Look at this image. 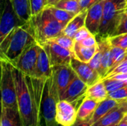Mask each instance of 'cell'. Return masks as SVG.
Returning a JSON list of instances; mask_svg holds the SVG:
<instances>
[{"label":"cell","mask_w":127,"mask_h":126,"mask_svg":"<svg viewBox=\"0 0 127 126\" xmlns=\"http://www.w3.org/2000/svg\"><path fill=\"white\" fill-rule=\"evenodd\" d=\"M39 46L40 45L38 42H36L26 48L13 65L22 71L25 75L34 76Z\"/></svg>","instance_id":"8"},{"label":"cell","mask_w":127,"mask_h":126,"mask_svg":"<svg viewBox=\"0 0 127 126\" xmlns=\"http://www.w3.org/2000/svg\"><path fill=\"white\" fill-rule=\"evenodd\" d=\"M51 75H52V67L51 65L48 56L44 48L40 45L39 49V54H38L34 77L47 79Z\"/></svg>","instance_id":"16"},{"label":"cell","mask_w":127,"mask_h":126,"mask_svg":"<svg viewBox=\"0 0 127 126\" xmlns=\"http://www.w3.org/2000/svg\"><path fill=\"white\" fill-rule=\"evenodd\" d=\"M31 16L42 11L48 5V0H30Z\"/></svg>","instance_id":"30"},{"label":"cell","mask_w":127,"mask_h":126,"mask_svg":"<svg viewBox=\"0 0 127 126\" xmlns=\"http://www.w3.org/2000/svg\"><path fill=\"white\" fill-rule=\"evenodd\" d=\"M71 66L77 74V76L89 87L102 80V77L99 73L94 70L89 63L82 62L74 56H73L71 59Z\"/></svg>","instance_id":"11"},{"label":"cell","mask_w":127,"mask_h":126,"mask_svg":"<svg viewBox=\"0 0 127 126\" xmlns=\"http://www.w3.org/2000/svg\"><path fill=\"white\" fill-rule=\"evenodd\" d=\"M98 104V102L86 97V98L77 108V119L89 121L94 114Z\"/></svg>","instance_id":"19"},{"label":"cell","mask_w":127,"mask_h":126,"mask_svg":"<svg viewBox=\"0 0 127 126\" xmlns=\"http://www.w3.org/2000/svg\"><path fill=\"white\" fill-rule=\"evenodd\" d=\"M23 24L25 23L18 17L10 1L4 0L0 22V42L15 27Z\"/></svg>","instance_id":"9"},{"label":"cell","mask_w":127,"mask_h":126,"mask_svg":"<svg viewBox=\"0 0 127 126\" xmlns=\"http://www.w3.org/2000/svg\"><path fill=\"white\" fill-rule=\"evenodd\" d=\"M118 124H115V125H111V126H118Z\"/></svg>","instance_id":"41"},{"label":"cell","mask_w":127,"mask_h":126,"mask_svg":"<svg viewBox=\"0 0 127 126\" xmlns=\"http://www.w3.org/2000/svg\"><path fill=\"white\" fill-rule=\"evenodd\" d=\"M86 97L92 99L98 102H100L109 97V92L106 90L103 79L88 88Z\"/></svg>","instance_id":"23"},{"label":"cell","mask_w":127,"mask_h":126,"mask_svg":"<svg viewBox=\"0 0 127 126\" xmlns=\"http://www.w3.org/2000/svg\"><path fill=\"white\" fill-rule=\"evenodd\" d=\"M118 126H127V114L124 117V118L118 123Z\"/></svg>","instance_id":"39"},{"label":"cell","mask_w":127,"mask_h":126,"mask_svg":"<svg viewBox=\"0 0 127 126\" xmlns=\"http://www.w3.org/2000/svg\"><path fill=\"white\" fill-rule=\"evenodd\" d=\"M62 0H48V5L47 6H55Z\"/></svg>","instance_id":"38"},{"label":"cell","mask_w":127,"mask_h":126,"mask_svg":"<svg viewBox=\"0 0 127 126\" xmlns=\"http://www.w3.org/2000/svg\"><path fill=\"white\" fill-rule=\"evenodd\" d=\"M54 18L59 21L60 23L66 26V25L75 16L77 13L73 12H69L68 10L58 8L54 6H47Z\"/></svg>","instance_id":"24"},{"label":"cell","mask_w":127,"mask_h":126,"mask_svg":"<svg viewBox=\"0 0 127 126\" xmlns=\"http://www.w3.org/2000/svg\"><path fill=\"white\" fill-rule=\"evenodd\" d=\"M1 107L19 111L16 85L13 75L12 64L1 58Z\"/></svg>","instance_id":"5"},{"label":"cell","mask_w":127,"mask_h":126,"mask_svg":"<svg viewBox=\"0 0 127 126\" xmlns=\"http://www.w3.org/2000/svg\"><path fill=\"white\" fill-rule=\"evenodd\" d=\"M36 42L37 41L33 27L28 21L15 27L0 42L1 58L13 65L26 48Z\"/></svg>","instance_id":"2"},{"label":"cell","mask_w":127,"mask_h":126,"mask_svg":"<svg viewBox=\"0 0 127 126\" xmlns=\"http://www.w3.org/2000/svg\"><path fill=\"white\" fill-rule=\"evenodd\" d=\"M97 48L98 45L94 47H86L82 45L79 42H75L73 48V53L75 58L82 62L88 63L96 53Z\"/></svg>","instance_id":"20"},{"label":"cell","mask_w":127,"mask_h":126,"mask_svg":"<svg viewBox=\"0 0 127 126\" xmlns=\"http://www.w3.org/2000/svg\"><path fill=\"white\" fill-rule=\"evenodd\" d=\"M57 122L63 126H71L77 120V108L71 102L60 100L57 104Z\"/></svg>","instance_id":"13"},{"label":"cell","mask_w":127,"mask_h":126,"mask_svg":"<svg viewBox=\"0 0 127 126\" xmlns=\"http://www.w3.org/2000/svg\"><path fill=\"white\" fill-rule=\"evenodd\" d=\"M1 126H22L19 111L1 107Z\"/></svg>","instance_id":"22"},{"label":"cell","mask_w":127,"mask_h":126,"mask_svg":"<svg viewBox=\"0 0 127 126\" xmlns=\"http://www.w3.org/2000/svg\"><path fill=\"white\" fill-rule=\"evenodd\" d=\"M45 50L51 67L63 65H71V59L74 56L73 51L63 48L53 40H47L39 44Z\"/></svg>","instance_id":"7"},{"label":"cell","mask_w":127,"mask_h":126,"mask_svg":"<svg viewBox=\"0 0 127 126\" xmlns=\"http://www.w3.org/2000/svg\"><path fill=\"white\" fill-rule=\"evenodd\" d=\"M12 71L22 126H42V109L36 105L30 93L25 75L13 65Z\"/></svg>","instance_id":"1"},{"label":"cell","mask_w":127,"mask_h":126,"mask_svg":"<svg viewBox=\"0 0 127 126\" xmlns=\"http://www.w3.org/2000/svg\"><path fill=\"white\" fill-rule=\"evenodd\" d=\"M105 0H101L88 9L86 19V27L94 35L97 36L102 22Z\"/></svg>","instance_id":"14"},{"label":"cell","mask_w":127,"mask_h":126,"mask_svg":"<svg viewBox=\"0 0 127 126\" xmlns=\"http://www.w3.org/2000/svg\"><path fill=\"white\" fill-rule=\"evenodd\" d=\"M110 44L112 46L118 47L127 50V33L109 37Z\"/></svg>","instance_id":"28"},{"label":"cell","mask_w":127,"mask_h":126,"mask_svg":"<svg viewBox=\"0 0 127 126\" xmlns=\"http://www.w3.org/2000/svg\"><path fill=\"white\" fill-rule=\"evenodd\" d=\"M71 126H94L92 125L89 121H85V120H77V121L74 123V125Z\"/></svg>","instance_id":"37"},{"label":"cell","mask_w":127,"mask_h":126,"mask_svg":"<svg viewBox=\"0 0 127 126\" xmlns=\"http://www.w3.org/2000/svg\"><path fill=\"white\" fill-rule=\"evenodd\" d=\"M89 87L77 76L60 94V100H66L73 103L77 107V103L83 102L86 97V92Z\"/></svg>","instance_id":"10"},{"label":"cell","mask_w":127,"mask_h":126,"mask_svg":"<svg viewBox=\"0 0 127 126\" xmlns=\"http://www.w3.org/2000/svg\"><path fill=\"white\" fill-rule=\"evenodd\" d=\"M127 0H105L100 31L96 38H109L114 36Z\"/></svg>","instance_id":"4"},{"label":"cell","mask_w":127,"mask_h":126,"mask_svg":"<svg viewBox=\"0 0 127 126\" xmlns=\"http://www.w3.org/2000/svg\"><path fill=\"white\" fill-rule=\"evenodd\" d=\"M54 7L68 10L69 12H73L75 13H78L82 10L79 1H74V0H62L58 4H57Z\"/></svg>","instance_id":"26"},{"label":"cell","mask_w":127,"mask_h":126,"mask_svg":"<svg viewBox=\"0 0 127 126\" xmlns=\"http://www.w3.org/2000/svg\"><path fill=\"white\" fill-rule=\"evenodd\" d=\"M122 101V100H121ZM121 101L116 100L112 99L110 97L106 98V100H103L102 102H99L97 107L95 109L94 114L92 115V118L89 121L92 125H94L98 120H100L102 117L106 115L109 111H111L113 108L118 106Z\"/></svg>","instance_id":"17"},{"label":"cell","mask_w":127,"mask_h":126,"mask_svg":"<svg viewBox=\"0 0 127 126\" xmlns=\"http://www.w3.org/2000/svg\"><path fill=\"white\" fill-rule=\"evenodd\" d=\"M29 21L39 44L63 34L65 27L54 18L48 7L39 13L32 16Z\"/></svg>","instance_id":"3"},{"label":"cell","mask_w":127,"mask_h":126,"mask_svg":"<svg viewBox=\"0 0 127 126\" xmlns=\"http://www.w3.org/2000/svg\"><path fill=\"white\" fill-rule=\"evenodd\" d=\"M126 33H127V13L124 12L121 15L119 24L118 25V27L115 30L114 36H117Z\"/></svg>","instance_id":"31"},{"label":"cell","mask_w":127,"mask_h":126,"mask_svg":"<svg viewBox=\"0 0 127 126\" xmlns=\"http://www.w3.org/2000/svg\"><path fill=\"white\" fill-rule=\"evenodd\" d=\"M88 63L94 70L97 71L99 73V74L100 75L101 65H102V49L99 45H98V48L97 50L96 53L92 57V59L90 60V62Z\"/></svg>","instance_id":"29"},{"label":"cell","mask_w":127,"mask_h":126,"mask_svg":"<svg viewBox=\"0 0 127 126\" xmlns=\"http://www.w3.org/2000/svg\"><path fill=\"white\" fill-rule=\"evenodd\" d=\"M118 74H127V56L121 64H119V65H118L110 73H109L105 77L113 76V75H115Z\"/></svg>","instance_id":"34"},{"label":"cell","mask_w":127,"mask_h":126,"mask_svg":"<svg viewBox=\"0 0 127 126\" xmlns=\"http://www.w3.org/2000/svg\"><path fill=\"white\" fill-rule=\"evenodd\" d=\"M49 40V39H48ZM51 40L54 41L55 42H57L58 45H60V46H62L64 48H66L71 51H73V48H74V45L75 43V41L73 38H71L65 34H61L57 37H54L53 39H51Z\"/></svg>","instance_id":"27"},{"label":"cell","mask_w":127,"mask_h":126,"mask_svg":"<svg viewBox=\"0 0 127 126\" xmlns=\"http://www.w3.org/2000/svg\"><path fill=\"white\" fill-rule=\"evenodd\" d=\"M19 19L25 23L31 17L30 0H10Z\"/></svg>","instance_id":"21"},{"label":"cell","mask_w":127,"mask_h":126,"mask_svg":"<svg viewBox=\"0 0 127 126\" xmlns=\"http://www.w3.org/2000/svg\"><path fill=\"white\" fill-rule=\"evenodd\" d=\"M127 114V100H122L121 103L109 111L106 115L95 123L94 126H105L118 124Z\"/></svg>","instance_id":"15"},{"label":"cell","mask_w":127,"mask_h":126,"mask_svg":"<svg viewBox=\"0 0 127 126\" xmlns=\"http://www.w3.org/2000/svg\"><path fill=\"white\" fill-rule=\"evenodd\" d=\"M52 76L59 95L60 96L77 75L71 65H63L52 67Z\"/></svg>","instance_id":"12"},{"label":"cell","mask_w":127,"mask_h":126,"mask_svg":"<svg viewBox=\"0 0 127 126\" xmlns=\"http://www.w3.org/2000/svg\"><path fill=\"white\" fill-rule=\"evenodd\" d=\"M127 56V50L121 49L118 47H115L112 45L111 50V63L109 73H110L113 69H115L119 64H121ZM106 74V75H107Z\"/></svg>","instance_id":"25"},{"label":"cell","mask_w":127,"mask_h":126,"mask_svg":"<svg viewBox=\"0 0 127 126\" xmlns=\"http://www.w3.org/2000/svg\"><path fill=\"white\" fill-rule=\"evenodd\" d=\"M101 0H80L79 1L80 6L81 10H85V9H89L90 7L96 4L97 2L100 1Z\"/></svg>","instance_id":"36"},{"label":"cell","mask_w":127,"mask_h":126,"mask_svg":"<svg viewBox=\"0 0 127 126\" xmlns=\"http://www.w3.org/2000/svg\"><path fill=\"white\" fill-rule=\"evenodd\" d=\"M74 1H80V0H74Z\"/></svg>","instance_id":"42"},{"label":"cell","mask_w":127,"mask_h":126,"mask_svg":"<svg viewBox=\"0 0 127 126\" xmlns=\"http://www.w3.org/2000/svg\"><path fill=\"white\" fill-rule=\"evenodd\" d=\"M109 97L116 100H127V87L109 93Z\"/></svg>","instance_id":"32"},{"label":"cell","mask_w":127,"mask_h":126,"mask_svg":"<svg viewBox=\"0 0 127 126\" xmlns=\"http://www.w3.org/2000/svg\"><path fill=\"white\" fill-rule=\"evenodd\" d=\"M59 101L60 95L51 75L45 81L42 100V113L45 126H63L56 120L57 104Z\"/></svg>","instance_id":"6"},{"label":"cell","mask_w":127,"mask_h":126,"mask_svg":"<svg viewBox=\"0 0 127 126\" xmlns=\"http://www.w3.org/2000/svg\"><path fill=\"white\" fill-rule=\"evenodd\" d=\"M82 45L86 46V47H94L98 45L97 38L94 35H91L90 36L87 37L86 39H83L81 42H79Z\"/></svg>","instance_id":"35"},{"label":"cell","mask_w":127,"mask_h":126,"mask_svg":"<svg viewBox=\"0 0 127 126\" xmlns=\"http://www.w3.org/2000/svg\"><path fill=\"white\" fill-rule=\"evenodd\" d=\"M124 12L127 13V4H126V6H125V9H124Z\"/></svg>","instance_id":"40"},{"label":"cell","mask_w":127,"mask_h":126,"mask_svg":"<svg viewBox=\"0 0 127 126\" xmlns=\"http://www.w3.org/2000/svg\"><path fill=\"white\" fill-rule=\"evenodd\" d=\"M87 11L88 9H85L81 10L80 13H77L75 16L66 25L63 30V33L74 39V35L76 34L77 30H80L81 27L86 26Z\"/></svg>","instance_id":"18"},{"label":"cell","mask_w":127,"mask_h":126,"mask_svg":"<svg viewBox=\"0 0 127 126\" xmlns=\"http://www.w3.org/2000/svg\"><path fill=\"white\" fill-rule=\"evenodd\" d=\"M91 35H93V34L89 31V30L86 26H84L77 30V32L74 35V39L75 42H81L83 39H86L87 37L90 36Z\"/></svg>","instance_id":"33"}]
</instances>
